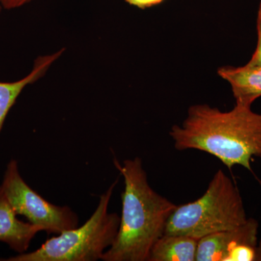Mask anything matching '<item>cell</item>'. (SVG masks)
Instances as JSON below:
<instances>
[{
    "label": "cell",
    "mask_w": 261,
    "mask_h": 261,
    "mask_svg": "<svg viewBox=\"0 0 261 261\" xmlns=\"http://www.w3.org/2000/svg\"><path fill=\"white\" fill-rule=\"evenodd\" d=\"M42 228L17 218L16 213L0 187V242L6 243L18 254L27 251L32 239Z\"/></svg>",
    "instance_id": "cell-8"
},
{
    "label": "cell",
    "mask_w": 261,
    "mask_h": 261,
    "mask_svg": "<svg viewBox=\"0 0 261 261\" xmlns=\"http://www.w3.org/2000/svg\"><path fill=\"white\" fill-rule=\"evenodd\" d=\"M255 261H261V240L257 243L256 248H255Z\"/></svg>",
    "instance_id": "cell-15"
},
{
    "label": "cell",
    "mask_w": 261,
    "mask_h": 261,
    "mask_svg": "<svg viewBox=\"0 0 261 261\" xmlns=\"http://www.w3.org/2000/svg\"><path fill=\"white\" fill-rule=\"evenodd\" d=\"M260 159H261V156H260Z\"/></svg>",
    "instance_id": "cell-17"
},
{
    "label": "cell",
    "mask_w": 261,
    "mask_h": 261,
    "mask_svg": "<svg viewBox=\"0 0 261 261\" xmlns=\"http://www.w3.org/2000/svg\"><path fill=\"white\" fill-rule=\"evenodd\" d=\"M218 73L231 85L236 104L251 107L261 97L260 64L248 62L241 67H221Z\"/></svg>",
    "instance_id": "cell-7"
},
{
    "label": "cell",
    "mask_w": 261,
    "mask_h": 261,
    "mask_svg": "<svg viewBox=\"0 0 261 261\" xmlns=\"http://www.w3.org/2000/svg\"><path fill=\"white\" fill-rule=\"evenodd\" d=\"M118 179L99 197L97 208L81 227L63 231L47 240L35 251L0 258V261H95L112 246L121 217L108 212Z\"/></svg>",
    "instance_id": "cell-4"
},
{
    "label": "cell",
    "mask_w": 261,
    "mask_h": 261,
    "mask_svg": "<svg viewBox=\"0 0 261 261\" xmlns=\"http://www.w3.org/2000/svg\"><path fill=\"white\" fill-rule=\"evenodd\" d=\"M257 43L256 48H255V50L249 62L261 65V0L260 4H259L258 10H257Z\"/></svg>",
    "instance_id": "cell-12"
},
{
    "label": "cell",
    "mask_w": 261,
    "mask_h": 261,
    "mask_svg": "<svg viewBox=\"0 0 261 261\" xmlns=\"http://www.w3.org/2000/svg\"><path fill=\"white\" fill-rule=\"evenodd\" d=\"M198 240L181 234H164L156 242L147 261H196Z\"/></svg>",
    "instance_id": "cell-10"
},
{
    "label": "cell",
    "mask_w": 261,
    "mask_h": 261,
    "mask_svg": "<svg viewBox=\"0 0 261 261\" xmlns=\"http://www.w3.org/2000/svg\"><path fill=\"white\" fill-rule=\"evenodd\" d=\"M258 223L247 219L245 224L199 240L196 261H224L228 252L242 245L257 246Z\"/></svg>",
    "instance_id": "cell-6"
},
{
    "label": "cell",
    "mask_w": 261,
    "mask_h": 261,
    "mask_svg": "<svg viewBox=\"0 0 261 261\" xmlns=\"http://www.w3.org/2000/svg\"><path fill=\"white\" fill-rule=\"evenodd\" d=\"M63 51L64 49H62L53 54L38 57L30 73L20 80L12 82H0V132L8 113L23 89L42 78Z\"/></svg>",
    "instance_id": "cell-9"
},
{
    "label": "cell",
    "mask_w": 261,
    "mask_h": 261,
    "mask_svg": "<svg viewBox=\"0 0 261 261\" xmlns=\"http://www.w3.org/2000/svg\"><path fill=\"white\" fill-rule=\"evenodd\" d=\"M169 135L178 150L203 151L229 169L241 166L252 171V157L261 156V114L241 105L227 112L207 105L192 106L181 126L174 125Z\"/></svg>",
    "instance_id": "cell-1"
},
{
    "label": "cell",
    "mask_w": 261,
    "mask_h": 261,
    "mask_svg": "<svg viewBox=\"0 0 261 261\" xmlns=\"http://www.w3.org/2000/svg\"><path fill=\"white\" fill-rule=\"evenodd\" d=\"M255 248L252 245H239L228 252L224 261H255Z\"/></svg>",
    "instance_id": "cell-11"
},
{
    "label": "cell",
    "mask_w": 261,
    "mask_h": 261,
    "mask_svg": "<svg viewBox=\"0 0 261 261\" xmlns=\"http://www.w3.org/2000/svg\"><path fill=\"white\" fill-rule=\"evenodd\" d=\"M2 10H3V8H2V7L0 6V13H1Z\"/></svg>",
    "instance_id": "cell-16"
},
{
    "label": "cell",
    "mask_w": 261,
    "mask_h": 261,
    "mask_svg": "<svg viewBox=\"0 0 261 261\" xmlns=\"http://www.w3.org/2000/svg\"><path fill=\"white\" fill-rule=\"evenodd\" d=\"M247 219L238 187L220 169L202 197L176 206L164 233L186 235L199 240L211 233L238 227Z\"/></svg>",
    "instance_id": "cell-3"
},
{
    "label": "cell",
    "mask_w": 261,
    "mask_h": 261,
    "mask_svg": "<svg viewBox=\"0 0 261 261\" xmlns=\"http://www.w3.org/2000/svg\"><path fill=\"white\" fill-rule=\"evenodd\" d=\"M114 164L124 178L122 214L116 240L101 260L147 261L177 205L150 187L140 158Z\"/></svg>",
    "instance_id": "cell-2"
},
{
    "label": "cell",
    "mask_w": 261,
    "mask_h": 261,
    "mask_svg": "<svg viewBox=\"0 0 261 261\" xmlns=\"http://www.w3.org/2000/svg\"><path fill=\"white\" fill-rule=\"evenodd\" d=\"M125 1L132 6L145 10L161 4L165 0H125Z\"/></svg>",
    "instance_id": "cell-13"
},
{
    "label": "cell",
    "mask_w": 261,
    "mask_h": 261,
    "mask_svg": "<svg viewBox=\"0 0 261 261\" xmlns=\"http://www.w3.org/2000/svg\"><path fill=\"white\" fill-rule=\"evenodd\" d=\"M0 187L17 215L25 216L48 234H59L78 227L79 218L74 211L68 206L53 205L33 190L20 176L15 160L7 165Z\"/></svg>",
    "instance_id": "cell-5"
},
{
    "label": "cell",
    "mask_w": 261,
    "mask_h": 261,
    "mask_svg": "<svg viewBox=\"0 0 261 261\" xmlns=\"http://www.w3.org/2000/svg\"><path fill=\"white\" fill-rule=\"evenodd\" d=\"M33 0H0V6L3 9L14 10L21 8Z\"/></svg>",
    "instance_id": "cell-14"
}]
</instances>
